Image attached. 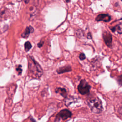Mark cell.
Here are the masks:
<instances>
[{
	"mask_svg": "<svg viewBox=\"0 0 122 122\" xmlns=\"http://www.w3.org/2000/svg\"><path fill=\"white\" fill-rule=\"evenodd\" d=\"M28 65L31 76L35 78H39L42 76L43 70L41 66L31 56H30L29 59Z\"/></svg>",
	"mask_w": 122,
	"mask_h": 122,
	"instance_id": "1",
	"label": "cell"
},
{
	"mask_svg": "<svg viewBox=\"0 0 122 122\" xmlns=\"http://www.w3.org/2000/svg\"><path fill=\"white\" fill-rule=\"evenodd\" d=\"M87 104L91 111L95 113H100L103 111L101 101L98 97L91 98L87 101Z\"/></svg>",
	"mask_w": 122,
	"mask_h": 122,
	"instance_id": "2",
	"label": "cell"
},
{
	"mask_svg": "<svg viewBox=\"0 0 122 122\" xmlns=\"http://www.w3.org/2000/svg\"><path fill=\"white\" fill-rule=\"evenodd\" d=\"M90 89L91 86L85 80H81L78 86V91L82 95L88 93Z\"/></svg>",
	"mask_w": 122,
	"mask_h": 122,
	"instance_id": "3",
	"label": "cell"
},
{
	"mask_svg": "<svg viewBox=\"0 0 122 122\" xmlns=\"http://www.w3.org/2000/svg\"><path fill=\"white\" fill-rule=\"evenodd\" d=\"M72 115L71 112L68 109H63L61 110L56 115L55 118V122L59 121L60 119L62 120H65L71 117Z\"/></svg>",
	"mask_w": 122,
	"mask_h": 122,
	"instance_id": "4",
	"label": "cell"
},
{
	"mask_svg": "<svg viewBox=\"0 0 122 122\" xmlns=\"http://www.w3.org/2000/svg\"><path fill=\"white\" fill-rule=\"evenodd\" d=\"M102 37L106 45L108 47L111 48L112 41V38L111 33L107 31H104L103 33Z\"/></svg>",
	"mask_w": 122,
	"mask_h": 122,
	"instance_id": "5",
	"label": "cell"
},
{
	"mask_svg": "<svg viewBox=\"0 0 122 122\" xmlns=\"http://www.w3.org/2000/svg\"><path fill=\"white\" fill-rule=\"evenodd\" d=\"M95 20L97 21H103L107 22L111 20V16L109 15L106 14H101L96 17Z\"/></svg>",
	"mask_w": 122,
	"mask_h": 122,
	"instance_id": "6",
	"label": "cell"
},
{
	"mask_svg": "<svg viewBox=\"0 0 122 122\" xmlns=\"http://www.w3.org/2000/svg\"><path fill=\"white\" fill-rule=\"evenodd\" d=\"M34 31V29L31 26L28 27L26 28L24 32L22 34L21 36L24 38H27L29 37L30 33H32Z\"/></svg>",
	"mask_w": 122,
	"mask_h": 122,
	"instance_id": "7",
	"label": "cell"
},
{
	"mask_svg": "<svg viewBox=\"0 0 122 122\" xmlns=\"http://www.w3.org/2000/svg\"><path fill=\"white\" fill-rule=\"evenodd\" d=\"M71 71V68L70 66H65L59 68L58 69H57V72L59 74H61L66 72Z\"/></svg>",
	"mask_w": 122,
	"mask_h": 122,
	"instance_id": "8",
	"label": "cell"
},
{
	"mask_svg": "<svg viewBox=\"0 0 122 122\" xmlns=\"http://www.w3.org/2000/svg\"><path fill=\"white\" fill-rule=\"evenodd\" d=\"M55 92L57 93H59L63 97H66L67 95V91L62 88H57L55 89Z\"/></svg>",
	"mask_w": 122,
	"mask_h": 122,
	"instance_id": "9",
	"label": "cell"
},
{
	"mask_svg": "<svg viewBox=\"0 0 122 122\" xmlns=\"http://www.w3.org/2000/svg\"><path fill=\"white\" fill-rule=\"evenodd\" d=\"M115 27L116 28V31H117L119 34H122V23H119Z\"/></svg>",
	"mask_w": 122,
	"mask_h": 122,
	"instance_id": "10",
	"label": "cell"
},
{
	"mask_svg": "<svg viewBox=\"0 0 122 122\" xmlns=\"http://www.w3.org/2000/svg\"><path fill=\"white\" fill-rule=\"evenodd\" d=\"M31 47H32L31 44L29 41H27L25 43L24 48H25V50L26 51H28L31 49Z\"/></svg>",
	"mask_w": 122,
	"mask_h": 122,
	"instance_id": "11",
	"label": "cell"
},
{
	"mask_svg": "<svg viewBox=\"0 0 122 122\" xmlns=\"http://www.w3.org/2000/svg\"><path fill=\"white\" fill-rule=\"evenodd\" d=\"M77 36L79 37H81L83 36V31L81 30H77L76 33Z\"/></svg>",
	"mask_w": 122,
	"mask_h": 122,
	"instance_id": "12",
	"label": "cell"
},
{
	"mask_svg": "<svg viewBox=\"0 0 122 122\" xmlns=\"http://www.w3.org/2000/svg\"><path fill=\"white\" fill-rule=\"evenodd\" d=\"M16 71H17L18 72V73L19 74H20L21 73L22 70V67H21V65H19L17 67V68H16Z\"/></svg>",
	"mask_w": 122,
	"mask_h": 122,
	"instance_id": "13",
	"label": "cell"
},
{
	"mask_svg": "<svg viewBox=\"0 0 122 122\" xmlns=\"http://www.w3.org/2000/svg\"><path fill=\"white\" fill-rule=\"evenodd\" d=\"M117 81L119 83V84L121 85H122V74L119 76L117 77Z\"/></svg>",
	"mask_w": 122,
	"mask_h": 122,
	"instance_id": "14",
	"label": "cell"
},
{
	"mask_svg": "<svg viewBox=\"0 0 122 122\" xmlns=\"http://www.w3.org/2000/svg\"><path fill=\"white\" fill-rule=\"evenodd\" d=\"M86 58V56L85 55V54L83 53H81L80 55H79V59L81 60H84V59H85Z\"/></svg>",
	"mask_w": 122,
	"mask_h": 122,
	"instance_id": "15",
	"label": "cell"
},
{
	"mask_svg": "<svg viewBox=\"0 0 122 122\" xmlns=\"http://www.w3.org/2000/svg\"><path fill=\"white\" fill-rule=\"evenodd\" d=\"M118 113L120 115V116L122 118V106H121V107H119V108L118 109Z\"/></svg>",
	"mask_w": 122,
	"mask_h": 122,
	"instance_id": "16",
	"label": "cell"
},
{
	"mask_svg": "<svg viewBox=\"0 0 122 122\" xmlns=\"http://www.w3.org/2000/svg\"><path fill=\"white\" fill-rule=\"evenodd\" d=\"M87 38L88 39H91L92 38V35L91 32H88L87 34Z\"/></svg>",
	"mask_w": 122,
	"mask_h": 122,
	"instance_id": "17",
	"label": "cell"
},
{
	"mask_svg": "<svg viewBox=\"0 0 122 122\" xmlns=\"http://www.w3.org/2000/svg\"><path fill=\"white\" fill-rule=\"evenodd\" d=\"M43 41H41V42H40L38 44V46L40 48V47H42V46L43 45Z\"/></svg>",
	"mask_w": 122,
	"mask_h": 122,
	"instance_id": "18",
	"label": "cell"
},
{
	"mask_svg": "<svg viewBox=\"0 0 122 122\" xmlns=\"http://www.w3.org/2000/svg\"><path fill=\"white\" fill-rule=\"evenodd\" d=\"M111 30H112V32H115V31H116V28H115V27L114 26V27H112V28H111Z\"/></svg>",
	"mask_w": 122,
	"mask_h": 122,
	"instance_id": "19",
	"label": "cell"
},
{
	"mask_svg": "<svg viewBox=\"0 0 122 122\" xmlns=\"http://www.w3.org/2000/svg\"><path fill=\"white\" fill-rule=\"evenodd\" d=\"M65 1H66V2L67 3H68V2H69L70 1V0H65Z\"/></svg>",
	"mask_w": 122,
	"mask_h": 122,
	"instance_id": "20",
	"label": "cell"
},
{
	"mask_svg": "<svg viewBox=\"0 0 122 122\" xmlns=\"http://www.w3.org/2000/svg\"><path fill=\"white\" fill-rule=\"evenodd\" d=\"M22 0H17V1H21Z\"/></svg>",
	"mask_w": 122,
	"mask_h": 122,
	"instance_id": "21",
	"label": "cell"
},
{
	"mask_svg": "<svg viewBox=\"0 0 122 122\" xmlns=\"http://www.w3.org/2000/svg\"><path fill=\"white\" fill-rule=\"evenodd\" d=\"M121 0V1H122V0Z\"/></svg>",
	"mask_w": 122,
	"mask_h": 122,
	"instance_id": "22",
	"label": "cell"
}]
</instances>
